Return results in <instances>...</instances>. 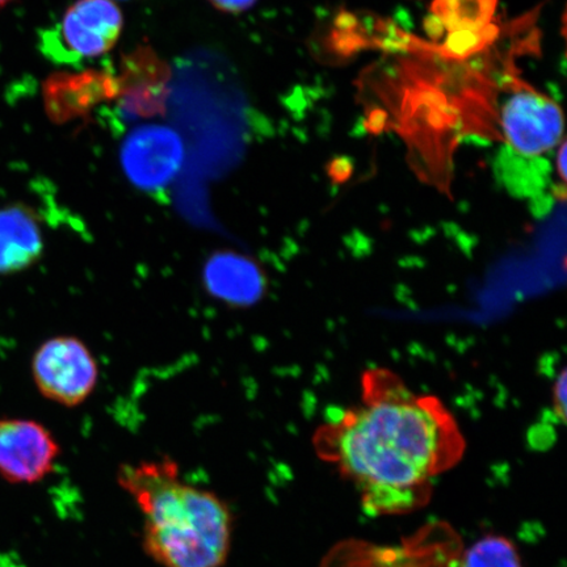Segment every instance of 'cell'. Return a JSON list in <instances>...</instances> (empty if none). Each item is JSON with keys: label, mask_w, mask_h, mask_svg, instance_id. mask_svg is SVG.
Listing matches in <instances>:
<instances>
[{"label": "cell", "mask_w": 567, "mask_h": 567, "mask_svg": "<svg viewBox=\"0 0 567 567\" xmlns=\"http://www.w3.org/2000/svg\"><path fill=\"white\" fill-rule=\"evenodd\" d=\"M566 370H563L559 373L555 389H553V401H555V410L557 416L561 417L563 421L566 420Z\"/></svg>", "instance_id": "cell-12"}, {"label": "cell", "mask_w": 567, "mask_h": 567, "mask_svg": "<svg viewBox=\"0 0 567 567\" xmlns=\"http://www.w3.org/2000/svg\"><path fill=\"white\" fill-rule=\"evenodd\" d=\"M124 18L113 0H76L63 16L59 49L63 60L97 59L109 53L122 34Z\"/></svg>", "instance_id": "cell-7"}, {"label": "cell", "mask_w": 567, "mask_h": 567, "mask_svg": "<svg viewBox=\"0 0 567 567\" xmlns=\"http://www.w3.org/2000/svg\"><path fill=\"white\" fill-rule=\"evenodd\" d=\"M35 388L47 400L76 408L95 392L97 361L89 347L75 337H55L42 343L32 359Z\"/></svg>", "instance_id": "cell-3"}, {"label": "cell", "mask_w": 567, "mask_h": 567, "mask_svg": "<svg viewBox=\"0 0 567 567\" xmlns=\"http://www.w3.org/2000/svg\"><path fill=\"white\" fill-rule=\"evenodd\" d=\"M118 485L142 515V548L161 567H224L234 516L221 496L188 484L169 457L125 464Z\"/></svg>", "instance_id": "cell-2"}, {"label": "cell", "mask_w": 567, "mask_h": 567, "mask_svg": "<svg viewBox=\"0 0 567 567\" xmlns=\"http://www.w3.org/2000/svg\"><path fill=\"white\" fill-rule=\"evenodd\" d=\"M502 126L515 152L535 158L551 151L563 140L564 113L551 99L524 89L503 105Z\"/></svg>", "instance_id": "cell-5"}, {"label": "cell", "mask_w": 567, "mask_h": 567, "mask_svg": "<svg viewBox=\"0 0 567 567\" xmlns=\"http://www.w3.org/2000/svg\"><path fill=\"white\" fill-rule=\"evenodd\" d=\"M42 251L44 239L33 210L21 204L0 208V275L25 271Z\"/></svg>", "instance_id": "cell-10"}, {"label": "cell", "mask_w": 567, "mask_h": 567, "mask_svg": "<svg viewBox=\"0 0 567 567\" xmlns=\"http://www.w3.org/2000/svg\"><path fill=\"white\" fill-rule=\"evenodd\" d=\"M318 456L358 486L373 514L414 512L430 499L434 478L455 466L465 442L435 396L416 395L399 375L371 370L363 402L337 411L317 431Z\"/></svg>", "instance_id": "cell-1"}, {"label": "cell", "mask_w": 567, "mask_h": 567, "mask_svg": "<svg viewBox=\"0 0 567 567\" xmlns=\"http://www.w3.org/2000/svg\"><path fill=\"white\" fill-rule=\"evenodd\" d=\"M117 81L109 71L87 70L80 74L61 73L44 84V102L55 123L86 117L94 106L117 97Z\"/></svg>", "instance_id": "cell-9"}, {"label": "cell", "mask_w": 567, "mask_h": 567, "mask_svg": "<svg viewBox=\"0 0 567 567\" xmlns=\"http://www.w3.org/2000/svg\"><path fill=\"white\" fill-rule=\"evenodd\" d=\"M215 9L229 13H240L252 9L258 0H208Z\"/></svg>", "instance_id": "cell-13"}, {"label": "cell", "mask_w": 567, "mask_h": 567, "mask_svg": "<svg viewBox=\"0 0 567 567\" xmlns=\"http://www.w3.org/2000/svg\"><path fill=\"white\" fill-rule=\"evenodd\" d=\"M59 442L44 424L0 417V476L13 485H33L54 472Z\"/></svg>", "instance_id": "cell-4"}, {"label": "cell", "mask_w": 567, "mask_h": 567, "mask_svg": "<svg viewBox=\"0 0 567 567\" xmlns=\"http://www.w3.org/2000/svg\"><path fill=\"white\" fill-rule=\"evenodd\" d=\"M120 157L127 179L134 186L158 190L167 187L179 174L184 145L172 127L146 125L127 136Z\"/></svg>", "instance_id": "cell-6"}, {"label": "cell", "mask_w": 567, "mask_h": 567, "mask_svg": "<svg viewBox=\"0 0 567 567\" xmlns=\"http://www.w3.org/2000/svg\"><path fill=\"white\" fill-rule=\"evenodd\" d=\"M10 2H12V0H0V6H4Z\"/></svg>", "instance_id": "cell-15"}, {"label": "cell", "mask_w": 567, "mask_h": 567, "mask_svg": "<svg viewBox=\"0 0 567 567\" xmlns=\"http://www.w3.org/2000/svg\"><path fill=\"white\" fill-rule=\"evenodd\" d=\"M172 73L148 45L123 56L117 81V101L126 116L153 117L166 111Z\"/></svg>", "instance_id": "cell-8"}, {"label": "cell", "mask_w": 567, "mask_h": 567, "mask_svg": "<svg viewBox=\"0 0 567 567\" xmlns=\"http://www.w3.org/2000/svg\"><path fill=\"white\" fill-rule=\"evenodd\" d=\"M461 567H523L514 544L502 536H486L467 549Z\"/></svg>", "instance_id": "cell-11"}, {"label": "cell", "mask_w": 567, "mask_h": 567, "mask_svg": "<svg viewBox=\"0 0 567 567\" xmlns=\"http://www.w3.org/2000/svg\"><path fill=\"white\" fill-rule=\"evenodd\" d=\"M557 168L558 175L561 177V181H566V144L563 142L561 148H559L558 157H557Z\"/></svg>", "instance_id": "cell-14"}]
</instances>
